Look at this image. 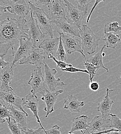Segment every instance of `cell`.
<instances>
[{"label":"cell","mask_w":121,"mask_h":134,"mask_svg":"<svg viewBox=\"0 0 121 134\" xmlns=\"http://www.w3.org/2000/svg\"><path fill=\"white\" fill-rule=\"evenodd\" d=\"M62 92V90H59L55 92H51L47 90L44 93V94L42 95L41 100L45 103L47 105V107L44 109V111L47 112L45 118L48 117L50 114L54 111V106L57 101L59 95L61 94Z\"/></svg>","instance_id":"15"},{"label":"cell","mask_w":121,"mask_h":134,"mask_svg":"<svg viewBox=\"0 0 121 134\" xmlns=\"http://www.w3.org/2000/svg\"><path fill=\"white\" fill-rule=\"evenodd\" d=\"M85 105L84 102H80L72 95H69L64 103V108L68 109L71 113H78L81 111V108Z\"/></svg>","instance_id":"23"},{"label":"cell","mask_w":121,"mask_h":134,"mask_svg":"<svg viewBox=\"0 0 121 134\" xmlns=\"http://www.w3.org/2000/svg\"><path fill=\"white\" fill-rule=\"evenodd\" d=\"M104 34L107 33H119L121 32V26L118 22H109L105 24L104 29Z\"/></svg>","instance_id":"26"},{"label":"cell","mask_w":121,"mask_h":134,"mask_svg":"<svg viewBox=\"0 0 121 134\" xmlns=\"http://www.w3.org/2000/svg\"><path fill=\"white\" fill-rule=\"evenodd\" d=\"M111 120L110 119H105L102 116H95L89 123V129L92 133L101 132L111 128Z\"/></svg>","instance_id":"19"},{"label":"cell","mask_w":121,"mask_h":134,"mask_svg":"<svg viewBox=\"0 0 121 134\" xmlns=\"http://www.w3.org/2000/svg\"><path fill=\"white\" fill-rule=\"evenodd\" d=\"M82 48L84 52L89 55L93 54L99 45L100 38L86 24H83L80 32Z\"/></svg>","instance_id":"3"},{"label":"cell","mask_w":121,"mask_h":134,"mask_svg":"<svg viewBox=\"0 0 121 134\" xmlns=\"http://www.w3.org/2000/svg\"><path fill=\"white\" fill-rule=\"evenodd\" d=\"M61 129L59 126L55 125L49 130L46 131V134H61Z\"/></svg>","instance_id":"36"},{"label":"cell","mask_w":121,"mask_h":134,"mask_svg":"<svg viewBox=\"0 0 121 134\" xmlns=\"http://www.w3.org/2000/svg\"><path fill=\"white\" fill-rule=\"evenodd\" d=\"M0 99L1 100V103L5 104L15 106L20 109V111L26 113L22 107V99L19 98L13 92V91H10L8 92L1 91Z\"/></svg>","instance_id":"18"},{"label":"cell","mask_w":121,"mask_h":134,"mask_svg":"<svg viewBox=\"0 0 121 134\" xmlns=\"http://www.w3.org/2000/svg\"><path fill=\"white\" fill-rule=\"evenodd\" d=\"M37 5L49 6L51 4V0H31Z\"/></svg>","instance_id":"37"},{"label":"cell","mask_w":121,"mask_h":134,"mask_svg":"<svg viewBox=\"0 0 121 134\" xmlns=\"http://www.w3.org/2000/svg\"><path fill=\"white\" fill-rule=\"evenodd\" d=\"M57 32L61 38L66 51L69 54H71L74 52H79L82 54L84 58H86L82 48V42L79 39L73 36L62 33L59 31H57Z\"/></svg>","instance_id":"5"},{"label":"cell","mask_w":121,"mask_h":134,"mask_svg":"<svg viewBox=\"0 0 121 134\" xmlns=\"http://www.w3.org/2000/svg\"><path fill=\"white\" fill-rule=\"evenodd\" d=\"M88 119L89 118L88 116L86 115H82L79 117L74 118L73 120L72 128L70 133H72L76 131H81L83 134H85L83 131L85 130L88 134H89V132L87 130L88 128L90 127L89 123H88Z\"/></svg>","instance_id":"22"},{"label":"cell","mask_w":121,"mask_h":134,"mask_svg":"<svg viewBox=\"0 0 121 134\" xmlns=\"http://www.w3.org/2000/svg\"><path fill=\"white\" fill-rule=\"evenodd\" d=\"M84 65L85 66L87 70L89 72V74L90 76V82H93V80L94 77L96 75V71L98 69L94 65H93L92 64L89 63L88 62L85 63Z\"/></svg>","instance_id":"32"},{"label":"cell","mask_w":121,"mask_h":134,"mask_svg":"<svg viewBox=\"0 0 121 134\" xmlns=\"http://www.w3.org/2000/svg\"><path fill=\"white\" fill-rule=\"evenodd\" d=\"M28 84L32 87L31 93L34 95H36L37 93L43 95L48 90L45 87V80L40 66H38L34 70Z\"/></svg>","instance_id":"4"},{"label":"cell","mask_w":121,"mask_h":134,"mask_svg":"<svg viewBox=\"0 0 121 134\" xmlns=\"http://www.w3.org/2000/svg\"><path fill=\"white\" fill-rule=\"evenodd\" d=\"M56 57H57L58 60H60L62 62H65L67 59V55L66 54V51L64 46L61 37H60V42L58 50L56 53Z\"/></svg>","instance_id":"28"},{"label":"cell","mask_w":121,"mask_h":134,"mask_svg":"<svg viewBox=\"0 0 121 134\" xmlns=\"http://www.w3.org/2000/svg\"><path fill=\"white\" fill-rule=\"evenodd\" d=\"M7 9H6V7H3L2 6H0V15L1 16L3 13H5L7 12Z\"/></svg>","instance_id":"42"},{"label":"cell","mask_w":121,"mask_h":134,"mask_svg":"<svg viewBox=\"0 0 121 134\" xmlns=\"http://www.w3.org/2000/svg\"><path fill=\"white\" fill-rule=\"evenodd\" d=\"M89 87L91 90L93 91H96L99 90L100 88V85L99 84L96 82H90V83Z\"/></svg>","instance_id":"39"},{"label":"cell","mask_w":121,"mask_h":134,"mask_svg":"<svg viewBox=\"0 0 121 134\" xmlns=\"http://www.w3.org/2000/svg\"></svg>","instance_id":"44"},{"label":"cell","mask_w":121,"mask_h":134,"mask_svg":"<svg viewBox=\"0 0 121 134\" xmlns=\"http://www.w3.org/2000/svg\"><path fill=\"white\" fill-rule=\"evenodd\" d=\"M31 14L30 19L27 22L26 26L28 27V29H26V33L28 35L29 38L32 40L36 47L37 42L44 38L45 35L41 31L32 13Z\"/></svg>","instance_id":"11"},{"label":"cell","mask_w":121,"mask_h":134,"mask_svg":"<svg viewBox=\"0 0 121 134\" xmlns=\"http://www.w3.org/2000/svg\"><path fill=\"white\" fill-rule=\"evenodd\" d=\"M52 59L54 60V61L56 63L57 67L59 68L61 70L62 69L67 68L68 67H73V65L70 64H67L64 62H62L60 60H58L55 57H52Z\"/></svg>","instance_id":"34"},{"label":"cell","mask_w":121,"mask_h":134,"mask_svg":"<svg viewBox=\"0 0 121 134\" xmlns=\"http://www.w3.org/2000/svg\"><path fill=\"white\" fill-rule=\"evenodd\" d=\"M1 104L7 106L9 108L13 119L16 121L21 130L24 133L25 132L27 131L26 119L28 117V114L18 110L14 107V105L5 104L2 103H1Z\"/></svg>","instance_id":"16"},{"label":"cell","mask_w":121,"mask_h":134,"mask_svg":"<svg viewBox=\"0 0 121 134\" xmlns=\"http://www.w3.org/2000/svg\"><path fill=\"white\" fill-rule=\"evenodd\" d=\"M19 0H0L1 3H4L6 5H8L9 6L13 5L15 3H16Z\"/></svg>","instance_id":"41"},{"label":"cell","mask_w":121,"mask_h":134,"mask_svg":"<svg viewBox=\"0 0 121 134\" xmlns=\"http://www.w3.org/2000/svg\"><path fill=\"white\" fill-rule=\"evenodd\" d=\"M13 69L11 64L3 69L1 68L0 80L2 82L1 91L8 92L14 91V89L9 86V84L11 83L14 77Z\"/></svg>","instance_id":"13"},{"label":"cell","mask_w":121,"mask_h":134,"mask_svg":"<svg viewBox=\"0 0 121 134\" xmlns=\"http://www.w3.org/2000/svg\"><path fill=\"white\" fill-rule=\"evenodd\" d=\"M27 23L25 18H9L0 23V56H5L9 49L14 56L22 38H29L25 29Z\"/></svg>","instance_id":"1"},{"label":"cell","mask_w":121,"mask_h":134,"mask_svg":"<svg viewBox=\"0 0 121 134\" xmlns=\"http://www.w3.org/2000/svg\"><path fill=\"white\" fill-rule=\"evenodd\" d=\"M67 8V19L71 22L75 24L81 30L82 28V22L84 20L86 14L79 10L77 7H75L68 0H63Z\"/></svg>","instance_id":"7"},{"label":"cell","mask_w":121,"mask_h":134,"mask_svg":"<svg viewBox=\"0 0 121 134\" xmlns=\"http://www.w3.org/2000/svg\"><path fill=\"white\" fill-rule=\"evenodd\" d=\"M105 134H121V132H119V131L118 130H114V131H111V132H109L108 133Z\"/></svg>","instance_id":"43"},{"label":"cell","mask_w":121,"mask_h":134,"mask_svg":"<svg viewBox=\"0 0 121 134\" xmlns=\"http://www.w3.org/2000/svg\"><path fill=\"white\" fill-rule=\"evenodd\" d=\"M105 1H106V0H96V1L95 2V3H94V5H93L89 15H88V16L87 18V23H89V22L90 21V18H91V15H92V13L93 12V11L94 10V9H95V8L96 7V6H97V5L100 2H105Z\"/></svg>","instance_id":"38"},{"label":"cell","mask_w":121,"mask_h":134,"mask_svg":"<svg viewBox=\"0 0 121 134\" xmlns=\"http://www.w3.org/2000/svg\"><path fill=\"white\" fill-rule=\"evenodd\" d=\"M46 56L43 51L40 50L39 48H35L27 57L23 58L20 61L19 64L32 65L35 66H40L44 65Z\"/></svg>","instance_id":"12"},{"label":"cell","mask_w":121,"mask_h":134,"mask_svg":"<svg viewBox=\"0 0 121 134\" xmlns=\"http://www.w3.org/2000/svg\"><path fill=\"white\" fill-rule=\"evenodd\" d=\"M110 116L111 117V127L121 132V119L117 115L112 114H110Z\"/></svg>","instance_id":"31"},{"label":"cell","mask_w":121,"mask_h":134,"mask_svg":"<svg viewBox=\"0 0 121 134\" xmlns=\"http://www.w3.org/2000/svg\"><path fill=\"white\" fill-rule=\"evenodd\" d=\"M45 132L46 131L44 129L40 127L37 130L27 129L24 133L25 134H46Z\"/></svg>","instance_id":"35"},{"label":"cell","mask_w":121,"mask_h":134,"mask_svg":"<svg viewBox=\"0 0 121 134\" xmlns=\"http://www.w3.org/2000/svg\"><path fill=\"white\" fill-rule=\"evenodd\" d=\"M44 74H45V82L48 85L51 92H55L56 88L59 86H64L66 85L61 81L60 79H56L55 75L57 71L55 69H51L47 63L44 64Z\"/></svg>","instance_id":"10"},{"label":"cell","mask_w":121,"mask_h":134,"mask_svg":"<svg viewBox=\"0 0 121 134\" xmlns=\"http://www.w3.org/2000/svg\"><path fill=\"white\" fill-rule=\"evenodd\" d=\"M7 11L20 18H25L31 10L29 4L24 0H19L13 5L6 7Z\"/></svg>","instance_id":"17"},{"label":"cell","mask_w":121,"mask_h":134,"mask_svg":"<svg viewBox=\"0 0 121 134\" xmlns=\"http://www.w3.org/2000/svg\"><path fill=\"white\" fill-rule=\"evenodd\" d=\"M36 47L31 39L22 38L20 42V46L14 54V59L11 63L12 67H15L16 64L24 58L27 57Z\"/></svg>","instance_id":"6"},{"label":"cell","mask_w":121,"mask_h":134,"mask_svg":"<svg viewBox=\"0 0 121 134\" xmlns=\"http://www.w3.org/2000/svg\"><path fill=\"white\" fill-rule=\"evenodd\" d=\"M51 21L52 23L56 24L57 27L59 29V32L81 38L80 30L75 24L70 22L67 19L63 20H52Z\"/></svg>","instance_id":"9"},{"label":"cell","mask_w":121,"mask_h":134,"mask_svg":"<svg viewBox=\"0 0 121 134\" xmlns=\"http://www.w3.org/2000/svg\"><path fill=\"white\" fill-rule=\"evenodd\" d=\"M106 47V46L104 45L103 48L101 49V50L98 53H97L96 54H95L94 56H91L89 59L86 60V62L93 64L97 68L98 70L100 69H104L107 72H108L109 70L108 68H107L104 66L103 60V57H104L103 56L104 50Z\"/></svg>","instance_id":"24"},{"label":"cell","mask_w":121,"mask_h":134,"mask_svg":"<svg viewBox=\"0 0 121 134\" xmlns=\"http://www.w3.org/2000/svg\"><path fill=\"white\" fill-rule=\"evenodd\" d=\"M12 118L11 112L9 108L1 104H0V121L1 123H4L6 121V119H11Z\"/></svg>","instance_id":"27"},{"label":"cell","mask_w":121,"mask_h":134,"mask_svg":"<svg viewBox=\"0 0 121 134\" xmlns=\"http://www.w3.org/2000/svg\"><path fill=\"white\" fill-rule=\"evenodd\" d=\"M49 17L52 20H63L67 19L66 4L62 0H53L49 6Z\"/></svg>","instance_id":"8"},{"label":"cell","mask_w":121,"mask_h":134,"mask_svg":"<svg viewBox=\"0 0 121 134\" xmlns=\"http://www.w3.org/2000/svg\"><path fill=\"white\" fill-rule=\"evenodd\" d=\"M63 72H66L67 73H77V72H83V73H85L88 74H89V72L87 70H83V69H78L75 67H68L67 68L61 70Z\"/></svg>","instance_id":"33"},{"label":"cell","mask_w":121,"mask_h":134,"mask_svg":"<svg viewBox=\"0 0 121 134\" xmlns=\"http://www.w3.org/2000/svg\"><path fill=\"white\" fill-rule=\"evenodd\" d=\"M112 91H113V90H110L108 88H106V95L104 99L99 104L97 108V111L102 114V117L105 119H108V116H110L111 107L114 103V101L110 98V93Z\"/></svg>","instance_id":"21"},{"label":"cell","mask_w":121,"mask_h":134,"mask_svg":"<svg viewBox=\"0 0 121 134\" xmlns=\"http://www.w3.org/2000/svg\"><path fill=\"white\" fill-rule=\"evenodd\" d=\"M10 64L9 63L6 62L5 60V56H1L0 57V67L3 69Z\"/></svg>","instance_id":"40"},{"label":"cell","mask_w":121,"mask_h":134,"mask_svg":"<svg viewBox=\"0 0 121 134\" xmlns=\"http://www.w3.org/2000/svg\"><path fill=\"white\" fill-rule=\"evenodd\" d=\"M75 1L77 4V7L87 15L89 5L91 3L92 0H75Z\"/></svg>","instance_id":"30"},{"label":"cell","mask_w":121,"mask_h":134,"mask_svg":"<svg viewBox=\"0 0 121 134\" xmlns=\"http://www.w3.org/2000/svg\"><path fill=\"white\" fill-rule=\"evenodd\" d=\"M28 4L33 17L37 21L42 33L45 35L49 36L51 38H53L54 28L49 16L45 13L43 9L37 7L31 1L28 2Z\"/></svg>","instance_id":"2"},{"label":"cell","mask_w":121,"mask_h":134,"mask_svg":"<svg viewBox=\"0 0 121 134\" xmlns=\"http://www.w3.org/2000/svg\"><path fill=\"white\" fill-rule=\"evenodd\" d=\"M60 42V37L50 38L44 40L39 46V48L43 51L48 58L56 57Z\"/></svg>","instance_id":"14"},{"label":"cell","mask_w":121,"mask_h":134,"mask_svg":"<svg viewBox=\"0 0 121 134\" xmlns=\"http://www.w3.org/2000/svg\"><path fill=\"white\" fill-rule=\"evenodd\" d=\"M8 126L12 134H21V129L19 128L17 123L14 119H6Z\"/></svg>","instance_id":"29"},{"label":"cell","mask_w":121,"mask_h":134,"mask_svg":"<svg viewBox=\"0 0 121 134\" xmlns=\"http://www.w3.org/2000/svg\"><path fill=\"white\" fill-rule=\"evenodd\" d=\"M22 100L23 105L31 110L34 117L36 118L37 122L39 123L41 127L44 129L42 125L40 118L38 116V104L39 100L38 99L36 95H34L31 92L25 98H23Z\"/></svg>","instance_id":"20"},{"label":"cell","mask_w":121,"mask_h":134,"mask_svg":"<svg viewBox=\"0 0 121 134\" xmlns=\"http://www.w3.org/2000/svg\"></svg>","instance_id":"45"},{"label":"cell","mask_w":121,"mask_h":134,"mask_svg":"<svg viewBox=\"0 0 121 134\" xmlns=\"http://www.w3.org/2000/svg\"><path fill=\"white\" fill-rule=\"evenodd\" d=\"M103 41L107 48L115 49L121 42V39L119 35L110 32L105 34Z\"/></svg>","instance_id":"25"}]
</instances>
